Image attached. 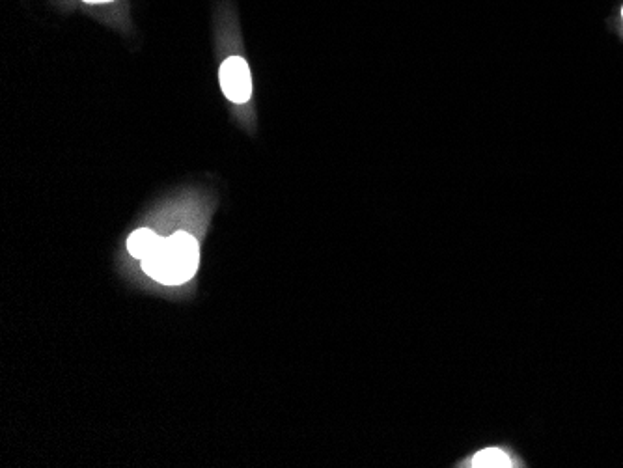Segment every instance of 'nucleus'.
Listing matches in <instances>:
<instances>
[{
  "mask_svg": "<svg viewBox=\"0 0 623 468\" xmlns=\"http://www.w3.org/2000/svg\"><path fill=\"white\" fill-rule=\"evenodd\" d=\"M86 4H103V2H112V0H83Z\"/></svg>",
  "mask_w": 623,
  "mask_h": 468,
  "instance_id": "nucleus-5",
  "label": "nucleus"
},
{
  "mask_svg": "<svg viewBox=\"0 0 623 468\" xmlns=\"http://www.w3.org/2000/svg\"><path fill=\"white\" fill-rule=\"evenodd\" d=\"M622 17H623V10H622Z\"/></svg>",
  "mask_w": 623,
  "mask_h": 468,
  "instance_id": "nucleus-6",
  "label": "nucleus"
},
{
  "mask_svg": "<svg viewBox=\"0 0 623 468\" xmlns=\"http://www.w3.org/2000/svg\"><path fill=\"white\" fill-rule=\"evenodd\" d=\"M161 243V237L148 230V228H140L135 234H131V237L127 239V250L133 258L137 260H144L152 254L155 247Z\"/></svg>",
  "mask_w": 623,
  "mask_h": 468,
  "instance_id": "nucleus-4",
  "label": "nucleus"
},
{
  "mask_svg": "<svg viewBox=\"0 0 623 468\" xmlns=\"http://www.w3.org/2000/svg\"><path fill=\"white\" fill-rule=\"evenodd\" d=\"M198 262L200 250L193 235L178 232L161 239L152 254L142 260V269L159 284L181 286L193 278Z\"/></svg>",
  "mask_w": 623,
  "mask_h": 468,
  "instance_id": "nucleus-1",
  "label": "nucleus"
},
{
  "mask_svg": "<svg viewBox=\"0 0 623 468\" xmlns=\"http://www.w3.org/2000/svg\"><path fill=\"white\" fill-rule=\"evenodd\" d=\"M459 468H527V459L508 442H493L472 450L454 463Z\"/></svg>",
  "mask_w": 623,
  "mask_h": 468,
  "instance_id": "nucleus-2",
  "label": "nucleus"
},
{
  "mask_svg": "<svg viewBox=\"0 0 623 468\" xmlns=\"http://www.w3.org/2000/svg\"><path fill=\"white\" fill-rule=\"evenodd\" d=\"M221 86L224 96L228 97L232 103L243 105L252 96V79H250V69L241 56H230L224 60V64L219 71Z\"/></svg>",
  "mask_w": 623,
  "mask_h": 468,
  "instance_id": "nucleus-3",
  "label": "nucleus"
}]
</instances>
